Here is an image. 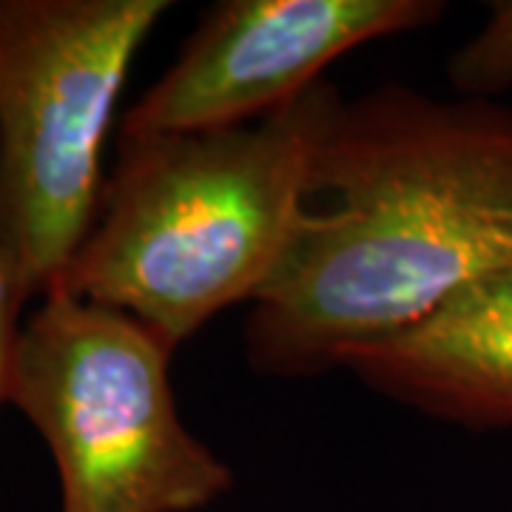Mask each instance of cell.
I'll return each instance as SVG.
<instances>
[{
  "mask_svg": "<svg viewBox=\"0 0 512 512\" xmlns=\"http://www.w3.org/2000/svg\"><path fill=\"white\" fill-rule=\"evenodd\" d=\"M510 271L512 111L390 83L330 114L245 353L265 376L328 373Z\"/></svg>",
  "mask_w": 512,
  "mask_h": 512,
  "instance_id": "cell-1",
  "label": "cell"
},
{
  "mask_svg": "<svg viewBox=\"0 0 512 512\" xmlns=\"http://www.w3.org/2000/svg\"><path fill=\"white\" fill-rule=\"evenodd\" d=\"M339 100L319 83L248 126L120 134L97 217L57 291L134 316L171 350L225 308L254 305L288 254Z\"/></svg>",
  "mask_w": 512,
  "mask_h": 512,
  "instance_id": "cell-2",
  "label": "cell"
},
{
  "mask_svg": "<svg viewBox=\"0 0 512 512\" xmlns=\"http://www.w3.org/2000/svg\"><path fill=\"white\" fill-rule=\"evenodd\" d=\"M171 356L134 316L66 291L23 319L6 402L55 458L60 512H197L231 490L180 419Z\"/></svg>",
  "mask_w": 512,
  "mask_h": 512,
  "instance_id": "cell-3",
  "label": "cell"
},
{
  "mask_svg": "<svg viewBox=\"0 0 512 512\" xmlns=\"http://www.w3.org/2000/svg\"><path fill=\"white\" fill-rule=\"evenodd\" d=\"M165 0H0V242L23 299L49 296L103 194V146Z\"/></svg>",
  "mask_w": 512,
  "mask_h": 512,
  "instance_id": "cell-4",
  "label": "cell"
},
{
  "mask_svg": "<svg viewBox=\"0 0 512 512\" xmlns=\"http://www.w3.org/2000/svg\"><path fill=\"white\" fill-rule=\"evenodd\" d=\"M444 15L433 0H222L123 117L128 137L220 131L265 120L319 86L353 49Z\"/></svg>",
  "mask_w": 512,
  "mask_h": 512,
  "instance_id": "cell-5",
  "label": "cell"
},
{
  "mask_svg": "<svg viewBox=\"0 0 512 512\" xmlns=\"http://www.w3.org/2000/svg\"><path fill=\"white\" fill-rule=\"evenodd\" d=\"M393 402L464 427H512V271L473 282L345 362Z\"/></svg>",
  "mask_w": 512,
  "mask_h": 512,
  "instance_id": "cell-6",
  "label": "cell"
},
{
  "mask_svg": "<svg viewBox=\"0 0 512 512\" xmlns=\"http://www.w3.org/2000/svg\"><path fill=\"white\" fill-rule=\"evenodd\" d=\"M490 20L450 60V80L464 94H495L512 86V0L490 6Z\"/></svg>",
  "mask_w": 512,
  "mask_h": 512,
  "instance_id": "cell-7",
  "label": "cell"
},
{
  "mask_svg": "<svg viewBox=\"0 0 512 512\" xmlns=\"http://www.w3.org/2000/svg\"><path fill=\"white\" fill-rule=\"evenodd\" d=\"M23 293H20L9 256L0 242V402H6V384H9V367H12V353L18 342L20 325H23Z\"/></svg>",
  "mask_w": 512,
  "mask_h": 512,
  "instance_id": "cell-8",
  "label": "cell"
}]
</instances>
